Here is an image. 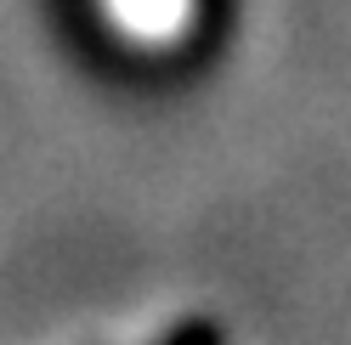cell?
<instances>
[{
    "instance_id": "1",
    "label": "cell",
    "mask_w": 351,
    "mask_h": 345,
    "mask_svg": "<svg viewBox=\"0 0 351 345\" xmlns=\"http://www.w3.org/2000/svg\"><path fill=\"white\" fill-rule=\"evenodd\" d=\"M108 12L136 46H170L193 23V0H108Z\"/></svg>"
}]
</instances>
